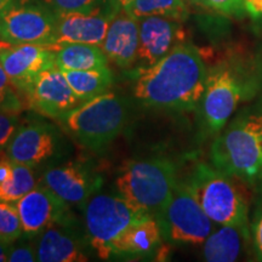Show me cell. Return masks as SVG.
I'll return each mask as SVG.
<instances>
[{
    "mask_svg": "<svg viewBox=\"0 0 262 262\" xmlns=\"http://www.w3.org/2000/svg\"><path fill=\"white\" fill-rule=\"evenodd\" d=\"M39 262H84L90 260V245L78 219L61 222L34 239Z\"/></svg>",
    "mask_w": 262,
    "mask_h": 262,
    "instance_id": "13",
    "label": "cell"
},
{
    "mask_svg": "<svg viewBox=\"0 0 262 262\" xmlns=\"http://www.w3.org/2000/svg\"><path fill=\"white\" fill-rule=\"evenodd\" d=\"M57 14L90 12L113 4L117 0H44Z\"/></svg>",
    "mask_w": 262,
    "mask_h": 262,
    "instance_id": "27",
    "label": "cell"
},
{
    "mask_svg": "<svg viewBox=\"0 0 262 262\" xmlns=\"http://www.w3.org/2000/svg\"><path fill=\"white\" fill-rule=\"evenodd\" d=\"M10 245L11 244L4 243V242L0 241V262L8 261V254H9Z\"/></svg>",
    "mask_w": 262,
    "mask_h": 262,
    "instance_id": "33",
    "label": "cell"
},
{
    "mask_svg": "<svg viewBox=\"0 0 262 262\" xmlns=\"http://www.w3.org/2000/svg\"><path fill=\"white\" fill-rule=\"evenodd\" d=\"M156 220L163 241L170 244L202 245L215 229V222L205 214L185 181H179Z\"/></svg>",
    "mask_w": 262,
    "mask_h": 262,
    "instance_id": "9",
    "label": "cell"
},
{
    "mask_svg": "<svg viewBox=\"0 0 262 262\" xmlns=\"http://www.w3.org/2000/svg\"><path fill=\"white\" fill-rule=\"evenodd\" d=\"M210 160L221 172L262 191V124L256 108L239 113L216 135Z\"/></svg>",
    "mask_w": 262,
    "mask_h": 262,
    "instance_id": "3",
    "label": "cell"
},
{
    "mask_svg": "<svg viewBox=\"0 0 262 262\" xmlns=\"http://www.w3.org/2000/svg\"><path fill=\"white\" fill-rule=\"evenodd\" d=\"M27 101L0 64V111L21 113Z\"/></svg>",
    "mask_w": 262,
    "mask_h": 262,
    "instance_id": "26",
    "label": "cell"
},
{
    "mask_svg": "<svg viewBox=\"0 0 262 262\" xmlns=\"http://www.w3.org/2000/svg\"><path fill=\"white\" fill-rule=\"evenodd\" d=\"M22 233L17 206L15 203L0 201V241L12 244Z\"/></svg>",
    "mask_w": 262,
    "mask_h": 262,
    "instance_id": "25",
    "label": "cell"
},
{
    "mask_svg": "<svg viewBox=\"0 0 262 262\" xmlns=\"http://www.w3.org/2000/svg\"><path fill=\"white\" fill-rule=\"evenodd\" d=\"M11 47H12V44H10V42L5 41L4 39L0 38V57H2V55L4 54L6 50H9Z\"/></svg>",
    "mask_w": 262,
    "mask_h": 262,
    "instance_id": "34",
    "label": "cell"
},
{
    "mask_svg": "<svg viewBox=\"0 0 262 262\" xmlns=\"http://www.w3.org/2000/svg\"><path fill=\"white\" fill-rule=\"evenodd\" d=\"M163 242L158 221L143 219L130 225L112 244V257H149L158 250Z\"/></svg>",
    "mask_w": 262,
    "mask_h": 262,
    "instance_id": "19",
    "label": "cell"
},
{
    "mask_svg": "<svg viewBox=\"0 0 262 262\" xmlns=\"http://www.w3.org/2000/svg\"><path fill=\"white\" fill-rule=\"evenodd\" d=\"M22 123L24 119L21 118V113L0 111V150L6 148L11 137Z\"/></svg>",
    "mask_w": 262,
    "mask_h": 262,
    "instance_id": "29",
    "label": "cell"
},
{
    "mask_svg": "<svg viewBox=\"0 0 262 262\" xmlns=\"http://www.w3.org/2000/svg\"><path fill=\"white\" fill-rule=\"evenodd\" d=\"M262 89V62L247 54H231L208 70L205 89L198 106L201 130L216 136L241 103L249 102Z\"/></svg>",
    "mask_w": 262,
    "mask_h": 262,
    "instance_id": "2",
    "label": "cell"
},
{
    "mask_svg": "<svg viewBox=\"0 0 262 262\" xmlns=\"http://www.w3.org/2000/svg\"><path fill=\"white\" fill-rule=\"evenodd\" d=\"M117 2L119 3L120 6H122L123 9H125V8H127V6L131 4V3L134 2V0H117Z\"/></svg>",
    "mask_w": 262,
    "mask_h": 262,
    "instance_id": "36",
    "label": "cell"
},
{
    "mask_svg": "<svg viewBox=\"0 0 262 262\" xmlns=\"http://www.w3.org/2000/svg\"><path fill=\"white\" fill-rule=\"evenodd\" d=\"M123 8L118 2L90 12L57 14V28L54 45L83 42L101 47L112 19Z\"/></svg>",
    "mask_w": 262,
    "mask_h": 262,
    "instance_id": "15",
    "label": "cell"
},
{
    "mask_svg": "<svg viewBox=\"0 0 262 262\" xmlns=\"http://www.w3.org/2000/svg\"><path fill=\"white\" fill-rule=\"evenodd\" d=\"M88 242L101 260L112 257V244L130 225L143 220L119 193H96L83 205Z\"/></svg>",
    "mask_w": 262,
    "mask_h": 262,
    "instance_id": "8",
    "label": "cell"
},
{
    "mask_svg": "<svg viewBox=\"0 0 262 262\" xmlns=\"http://www.w3.org/2000/svg\"><path fill=\"white\" fill-rule=\"evenodd\" d=\"M40 183L70 205L83 206L100 192L103 178L89 163L67 160L42 170Z\"/></svg>",
    "mask_w": 262,
    "mask_h": 262,
    "instance_id": "11",
    "label": "cell"
},
{
    "mask_svg": "<svg viewBox=\"0 0 262 262\" xmlns=\"http://www.w3.org/2000/svg\"><path fill=\"white\" fill-rule=\"evenodd\" d=\"M256 111L258 113V116H260V119H261V124H262V98L260 100V103L256 106Z\"/></svg>",
    "mask_w": 262,
    "mask_h": 262,
    "instance_id": "37",
    "label": "cell"
},
{
    "mask_svg": "<svg viewBox=\"0 0 262 262\" xmlns=\"http://www.w3.org/2000/svg\"><path fill=\"white\" fill-rule=\"evenodd\" d=\"M253 247L257 260L262 261V198L258 199L256 209H255L253 221L250 224Z\"/></svg>",
    "mask_w": 262,
    "mask_h": 262,
    "instance_id": "31",
    "label": "cell"
},
{
    "mask_svg": "<svg viewBox=\"0 0 262 262\" xmlns=\"http://www.w3.org/2000/svg\"><path fill=\"white\" fill-rule=\"evenodd\" d=\"M129 117V101L106 91L83 101L58 120L63 131L80 146L102 152L125 129Z\"/></svg>",
    "mask_w": 262,
    "mask_h": 262,
    "instance_id": "5",
    "label": "cell"
},
{
    "mask_svg": "<svg viewBox=\"0 0 262 262\" xmlns=\"http://www.w3.org/2000/svg\"><path fill=\"white\" fill-rule=\"evenodd\" d=\"M139 37L137 67H149L185 42L186 32L182 22L148 16L139 18Z\"/></svg>",
    "mask_w": 262,
    "mask_h": 262,
    "instance_id": "16",
    "label": "cell"
},
{
    "mask_svg": "<svg viewBox=\"0 0 262 262\" xmlns=\"http://www.w3.org/2000/svg\"><path fill=\"white\" fill-rule=\"evenodd\" d=\"M205 8H209L219 14L231 17H243L245 14L244 0H205Z\"/></svg>",
    "mask_w": 262,
    "mask_h": 262,
    "instance_id": "30",
    "label": "cell"
},
{
    "mask_svg": "<svg viewBox=\"0 0 262 262\" xmlns=\"http://www.w3.org/2000/svg\"><path fill=\"white\" fill-rule=\"evenodd\" d=\"M55 60L60 70L88 71L108 67V58L98 45L70 42L55 48Z\"/></svg>",
    "mask_w": 262,
    "mask_h": 262,
    "instance_id": "21",
    "label": "cell"
},
{
    "mask_svg": "<svg viewBox=\"0 0 262 262\" xmlns=\"http://www.w3.org/2000/svg\"><path fill=\"white\" fill-rule=\"evenodd\" d=\"M179 183L178 166L168 157L126 162L116 179L117 192L142 217L158 216Z\"/></svg>",
    "mask_w": 262,
    "mask_h": 262,
    "instance_id": "4",
    "label": "cell"
},
{
    "mask_svg": "<svg viewBox=\"0 0 262 262\" xmlns=\"http://www.w3.org/2000/svg\"><path fill=\"white\" fill-rule=\"evenodd\" d=\"M61 71L80 101L90 100L106 93L113 84V74L110 67L88 71Z\"/></svg>",
    "mask_w": 262,
    "mask_h": 262,
    "instance_id": "22",
    "label": "cell"
},
{
    "mask_svg": "<svg viewBox=\"0 0 262 262\" xmlns=\"http://www.w3.org/2000/svg\"><path fill=\"white\" fill-rule=\"evenodd\" d=\"M22 225V235L35 239L51 226L74 220L71 205L42 183L15 203Z\"/></svg>",
    "mask_w": 262,
    "mask_h": 262,
    "instance_id": "12",
    "label": "cell"
},
{
    "mask_svg": "<svg viewBox=\"0 0 262 262\" xmlns=\"http://www.w3.org/2000/svg\"><path fill=\"white\" fill-rule=\"evenodd\" d=\"M11 162L25 164L37 171L67 162L73 146L63 130L44 119L24 120L6 146Z\"/></svg>",
    "mask_w": 262,
    "mask_h": 262,
    "instance_id": "7",
    "label": "cell"
},
{
    "mask_svg": "<svg viewBox=\"0 0 262 262\" xmlns=\"http://www.w3.org/2000/svg\"><path fill=\"white\" fill-rule=\"evenodd\" d=\"M251 235L235 226L221 225L203 244V258L208 262H233L241 257Z\"/></svg>",
    "mask_w": 262,
    "mask_h": 262,
    "instance_id": "20",
    "label": "cell"
},
{
    "mask_svg": "<svg viewBox=\"0 0 262 262\" xmlns=\"http://www.w3.org/2000/svg\"><path fill=\"white\" fill-rule=\"evenodd\" d=\"M187 2H189V3H191V4H194V5L204 6L205 0H187Z\"/></svg>",
    "mask_w": 262,
    "mask_h": 262,
    "instance_id": "38",
    "label": "cell"
},
{
    "mask_svg": "<svg viewBox=\"0 0 262 262\" xmlns=\"http://www.w3.org/2000/svg\"><path fill=\"white\" fill-rule=\"evenodd\" d=\"M14 2L15 0H0V16L3 15V12H4Z\"/></svg>",
    "mask_w": 262,
    "mask_h": 262,
    "instance_id": "35",
    "label": "cell"
},
{
    "mask_svg": "<svg viewBox=\"0 0 262 262\" xmlns=\"http://www.w3.org/2000/svg\"><path fill=\"white\" fill-rule=\"evenodd\" d=\"M139 40V19L122 9L111 22L101 48L108 61L130 68L137 62Z\"/></svg>",
    "mask_w": 262,
    "mask_h": 262,
    "instance_id": "18",
    "label": "cell"
},
{
    "mask_svg": "<svg viewBox=\"0 0 262 262\" xmlns=\"http://www.w3.org/2000/svg\"><path fill=\"white\" fill-rule=\"evenodd\" d=\"M25 98L33 111L51 119H60L83 102L57 66L41 72L25 91Z\"/></svg>",
    "mask_w": 262,
    "mask_h": 262,
    "instance_id": "14",
    "label": "cell"
},
{
    "mask_svg": "<svg viewBox=\"0 0 262 262\" xmlns=\"http://www.w3.org/2000/svg\"><path fill=\"white\" fill-rule=\"evenodd\" d=\"M206 73L201 51L185 41L155 64L133 71L134 96L147 107L192 112L198 110Z\"/></svg>",
    "mask_w": 262,
    "mask_h": 262,
    "instance_id": "1",
    "label": "cell"
},
{
    "mask_svg": "<svg viewBox=\"0 0 262 262\" xmlns=\"http://www.w3.org/2000/svg\"><path fill=\"white\" fill-rule=\"evenodd\" d=\"M0 64L25 96V91L41 72L56 67L55 49L38 44L12 45L2 55Z\"/></svg>",
    "mask_w": 262,
    "mask_h": 262,
    "instance_id": "17",
    "label": "cell"
},
{
    "mask_svg": "<svg viewBox=\"0 0 262 262\" xmlns=\"http://www.w3.org/2000/svg\"><path fill=\"white\" fill-rule=\"evenodd\" d=\"M124 10L137 19L148 16H159L183 22L189 16L186 0H134Z\"/></svg>",
    "mask_w": 262,
    "mask_h": 262,
    "instance_id": "23",
    "label": "cell"
},
{
    "mask_svg": "<svg viewBox=\"0 0 262 262\" xmlns=\"http://www.w3.org/2000/svg\"><path fill=\"white\" fill-rule=\"evenodd\" d=\"M57 12L44 0H15L0 16V38L12 45L52 47Z\"/></svg>",
    "mask_w": 262,
    "mask_h": 262,
    "instance_id": "10",
    "label": "cell"
},
{
    "mask_svg": "<svg viewBox=\"0 0 262 262\" xmlns=\"http://www.w3.org/2000/svg\"><path fill=\"white\" fill-rule=\"evenodd\" d=\"M37 261L34 239L21 235L17 241L10 245L8 262H34Z\"/></svg>",
    "mask_w": 262,
    "mask_h": 262,
    "instance_id": "28",
    "label": "cell"
},
{
    "mask_svg": "<svg viewBox=\"0 0 262 262\" xmlns=\"http://www.w3.org/2000/svg\"><path fill=\"white\" fill-rule=\"evenodd\" d=\"M245 14L262 31V0H244Z\"/></svg>",
    "mask_w": 262,
    "mask_h": 262,
    "instance_id": "32",
    "label": "cell"
},
{
    "mask_svg": "<svg viewBox=\"0 0 262 262\" xmlns=\"http://www.w3.org/2000/svg\"><path fill=\"white\" fill-rule=\"evenodd\" d=\"M234 180L212 165L198 163L185 183L211 221L235 226L251 235L248 201Z\"/></svg>",
    "mask_w": 262,
    "mask_h": 262,
    "instance_id": "6",
    "label": "cell"
},
{
    "mask_svg": "<svg viewBox=\"0 0 262 262\" xmlns=\"http://www.w3.org/2000/svg\"><path fill=\"white\" fill-rule=\"evenodd\" d=\"M40 183V176L31 166L12 162V175L0 185V201L16 203Z\"/></svg>",
    "mask_w": 262,
    "mask_h": 262,
    "instance_id": "24",
    "label": "cell"
}]
</instances>
